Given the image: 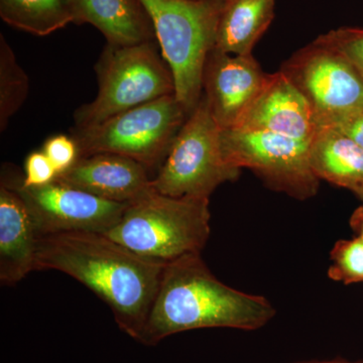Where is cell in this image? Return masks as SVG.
Segmentation results:
<instances>
[{"instance_id": "cell-12", "label": "cell", "mask_w": 363, "mask_h": 363, "mask_svg": "<svg viewBox=\"0 0 363 363\" xmlns=\"http://www.w3.org/2000/svg\"><path fill=\"white\" fill-rule=\"evenodd\" d=\"M233 128L267 131L308 143L318 130L307 100L281 70L267 74L259 94Z\"/></svg>"}, {"instance_id": "cell-23", "label": "cell", "mask_w": 363, "mask_h": 363, "mask_svg": "<svg viewBox=\"0 0 363 363\" xmlns=\"http://www.w3.org/2000/svg\"><path fill=\"white\" fill-rule=\"evenodd\" d=\"M58 176L56 169L44 152H33L25 162V177L21 181L23 187H40L55 181Z\"/></svg>"}, {"instance_id": "cell-1", "label": "cell", "mask_w": 363, "mask_h": 363, "mask_svg": "<svg viewBox=\"0 0 363 363\" xmlns=\"http://www.w3.org/2000/svg\"><path fill=\"white\" fill-rule=\"evenodd\" d=\"M164 266L104 233L38 238L35 271L55 269L77 279L106 303L121 330L135 341L142 335Z\"/></svg>"}, {"instance_id": "cell-4", "label": "cell", "mask_w": 363, "mask_h": 363, "mask_svg": "<svg viewBox=\"0 0 363 363\" xmlns=\"http://www.w3.org/2000/svg\"><path fill=\"white\" fill-rule=\"evenodd\" d=\"M154 26L162 58L175 81V96L189 116L203 95L208 56L214 49L224 4L212 0H140Z\"/></svg>"}, {"instance_id": "cell-14", "label": "cell", "mask_w": 363, "mask_h": 363, "mask_svg": "<svg viewBox=\"0 0 363 363\" xmlns=\"http://www.w3.org/2000/svg\"><path fill=\"white\" fill-rule=\"evenodd\" d=\"M38 235L25 202L14 189L0 186V281L13 286L35 271Z\"/></svg>"}, {"instance_id": "cell-10", "label": "cell", "mask_w": 363, "mask_h": 363, "mask_svg": "<svg viewBox=\"0 0 363 363\" xmlns=\"http://www.w3.org/2000/svg\"><path fill=\"white\" fill-rule=\"evenodd\" d=\"M6 184L25 202L38 238L65 233H106L130 203L108 201L54 181L40 187Z\"/></svg>"}, {"instance_id": "cell-5", "label": "cell", "mask_w": 363, "mask_h": 363, "mask_svg": "<svg viewBox=\"0 0 363 363\" xmlns=\"http://www.w3.org/2000/svg\"><path fill=\"white\" fill-rule=\"evenodd\" d=\"M97 96L79 107L74 130H86L152 100L175 94V81L155 40L133 45L107 44L95 66Z\"/></svg>"}, {"instance_id": "cell-8", "label": "cell", "mask_w": 363, "mask_h": 363, "mask_svg": "<svg viewBox=\"0 0 363 363\" xmlns=\"http://www.w3.org/2000/svg\"><path fill=\"white\" fill-rule=\"evenodd\" d=\"M281 71L307 100L317 128H336L363 112V77L320 38L298 50Z\"/></svg>"}, {"instance_id": "cell-21", "label": "cell", "mask_w": 363, "mask_h": 363, "mask_svg": "<svg viewBox=\"0 0 363 363\" xmlns=\"http://www.w3.org/2000/svg\"><path fill=\"white\" fill-rule=\"evenodd\" d=\"M319 38L340 52L363 77V28H338Z\"/></svg>"}, {"instance_id": "cell-13", "label": "cell", "mask_w": 363, "mask_h": 363, "mask_svg": "<svg viewBox=\"0 0 363 363\" xmlns=\"http://www.w3.org/2000/svg\"><path fill=\"white\" fill-rule=\"evenodd\" d=\"M55 181L118 203L135 201L152 189L149 169L135 160L114 154L79 157Z\"/></svg>"}, {"instance_id": "cell-25", "label": "cell", "mask_w": 363, "mask_h": 363, "mask_svg": "<svg viewBox=\"0 0 363 363\" xmlns=\"http://www.w3.org/2000/svg\"><path fill=\"white\" fill-rule=\"evenodd\" d=\"M350 227L357 236L363 240V204L354 210L350 217Z\"/></svg>"}, {"instance_id": "cell-2", "label": "cell", "mask_w": 363, "mask_h": 363, "mask_svg": "<svg viewBox=\"0 0 363 363\" xmlns=\"http://www.w3.org/2000/svg\"><path fill=\"white\" fill-rule=\"evenodd\" d=\"M274 315L266 298L226 286L210 272L201 253H190L164 266L138 342L154 346L174 334L195 329L257 330Z\"/></svg>"}, {"instance_id": "cell-6", "label": "cell", "mask_w": 363, "mask_h": 363, "mask_svg": "<svg viewBox=\"0 0 363 363\" xmlns=\"http://www.w3.org/2000/svg\"><path fill=\"white\" fill-rule=\"evenodd\" d=\"M240 172L224 157L220 126L202 95L152 177V187L169 197L209 199L222 184L235 181Z\"/></svg>"}, {"instance_id": "cell-19", "label": "cell", "mask_w": 363, "mask_h": 363, "mask_svg": "<svg viewBox=\"0 0 363 363\" xmlns=\"http://www.w3.org/2000/svg\"><path fill=\"white\" fill-rule=\"evenodd\" d=\"M30 80L18 65L13 50L0 33V130H6L9 119L28 98Z\"/></svg>"}, {"instance_id": "cell-20", "label": "cell", "mask_w": 363, "mask_h": 363, "mask_svg": "<svg viewBox=\"0 0 363 363\" xmlns=\"http://www.w3.org/2000/svg\"><path fill=\"white\" fill-rule=\"evenodd\" d=\"M332 264L328 277L345 285L363 281V240H338L331 250Z\"/></svg>"}, {"instance_id": "cell-16", "label": "cell", "mask_w": 363, "mask_h": 363, "mask_svg": "<svg viewBox=\"0 0 363 363\" xmlns=\"http://www.w3.org/2000/svg\"><path fill=\"white\" fill-rule=\"evenodd\" d=\"M310 164L319 180L347 189L363 202V149L347 135L318 128L310 143Z\"/></svg>"}, {"instance_id": "cell-24", "label": "cell", "mask_w": 363, "mask_h": 363, "mask_svg": "<svg viewBox=\"0 0 363 363\" xmlns=\"http://www.w3.org/2000/svg\"><path fill=\"white\" fill-rule=\"evenodd\" d=\"M333 128L340 130L341 133L347 135L363 149V112L351 117V118Z\"/></svg>"}, {"instance_id": "cell-7", "label": "cell", "mask_w": 363, "mask_h": 363, "mask_svg": "<svg viewBox=\"0 0 363 363\" xmlns=\"http://www.w3.org/2000/svg\"><path fill=\"white\" fill-rule=\"evenodd\" d=\"M189 114L175 94L121 112L104 123L73 130L80 157L114 154L130 157L147 169L160 168Z\"/></svg>"}, {"instance_id": "cell-26", "label": "cell", "mask_w": 363, "mask_h": 363, "mask_svg": "<svg viewBox=\"0 0 363 363\" xmlns=\"http://www.w3.org/2000/svg\"><path fill=\"white\" fill-rule=\"evenodd\" d=\"M300 363H363L362 362H347V360L344 359H333V360H327V362H300Z\"/></svg>"}, {"instance_id": "cell-11", "label": "cell", "mask_w": 363, "mask_h": 363, "mask_svg": "<svg viewBox=\"0 0 363 363\" xmlns=\"http://www.w3.org/2000/svg\"><path fill=\"white\" fill-rule=\"evenodd\" d=\"M267 75L252 54L233 55L212 50L205 65L203 97L222 130L240 123Z\"/></svg>"}, {"instance_id": "cell-27", "label": "cell", "mask_w": 363, "mask_h": 363, "mask_svg": "<svg viewBox=\"0 0 363 363\" xmlns=\"http://www.w3.org/2000/svg\"><path fill=\"white\" fill-rule=\"evenodd\" d=\"M212 1L220 2V4H225L228 0H212Z\"/></svg>"}, {"instance_id": "cell-15", "label": "cell", "mask_w": 363, "mask_h": 363, "mask_svg": "<svg viewBox=\"0 0 363 363\" xmlns=\"http://www.w3.org/2000/svg\"><path fill=\"white\" fill-rule=\"evenodd\" d=\"M74 23L95 26L111 45H133L156 39L140 0H70Z\"/></svg>"}, {"instance_id": "cell-17", "label": "cell", "mask_w": 363, "mask_h": 363, "mask_svg": "<svg viewBox=\"0 0 363 363\" xmlns=\"http://www.w3.org/2000/svg\"><path fill=\"white\" fill-rule=\"evenodd\" d=\"M276 0H228L222 7L214 50L233 55L252 54L274 18Z\"/></svg>"}, {"instance_id": "cell-22", "label": "cell", "mask_w": 363, "mask_h": 363, "mask_svg": "<svg viewBox=\"0 0 363 363\" xmlns=\"http://www.w3.org/2000/svg\"><path fill=\"white\" fill-rule=\"evenodd\" d=\"M43 152L52 162L58 175L70 169L80 157L77 143L73 136L65 135H54L48 138Z\"/></svg>"}, {"instance_id": "cell-3", "label": "cell", "mask_w": 363, "mask_h": 363, "mask_svg": "<svg viewBox=\"0 0 363 363\" xmlns=\"http://www.w3.org/2000/svg\"><path fill=\"white\" fill-rule=\"evenodd\" d=\"M104 234L136 255L162 264L201 253L210 235L209 199L169 197L152 189L130 202Z\"/></svg>"}, {"instance_id": "cell-9", "label": "cell", "mask_w": 363, "mask_h": 363, "mask_svg": "<svg viewBox=\"0 0 363 363\" xmlns=\"http://www.w3.org/2000/svg\"><path fill=\"white\" fill-rule=\"evenodd\" d=\"M310 143L267 131L221 130L229 164L252 169L272 190L302 201L316 195L320 185L310 164Z\"/></svg>"}, {"instance_id": "cell-18", "label": "cell", "mask_w": 363, "mask_h": 363, "mask_svg": "<svg viewBox=\"0 0 363 363\" xmlns=\"http://www.w3.org/2000/svg\"><path fill=\"white\" fill-rule=\"evenodd\" d=\"M0 18L13 28L39 37L74 23L70 0H0Z\"/></svg>"}]
</instances>
